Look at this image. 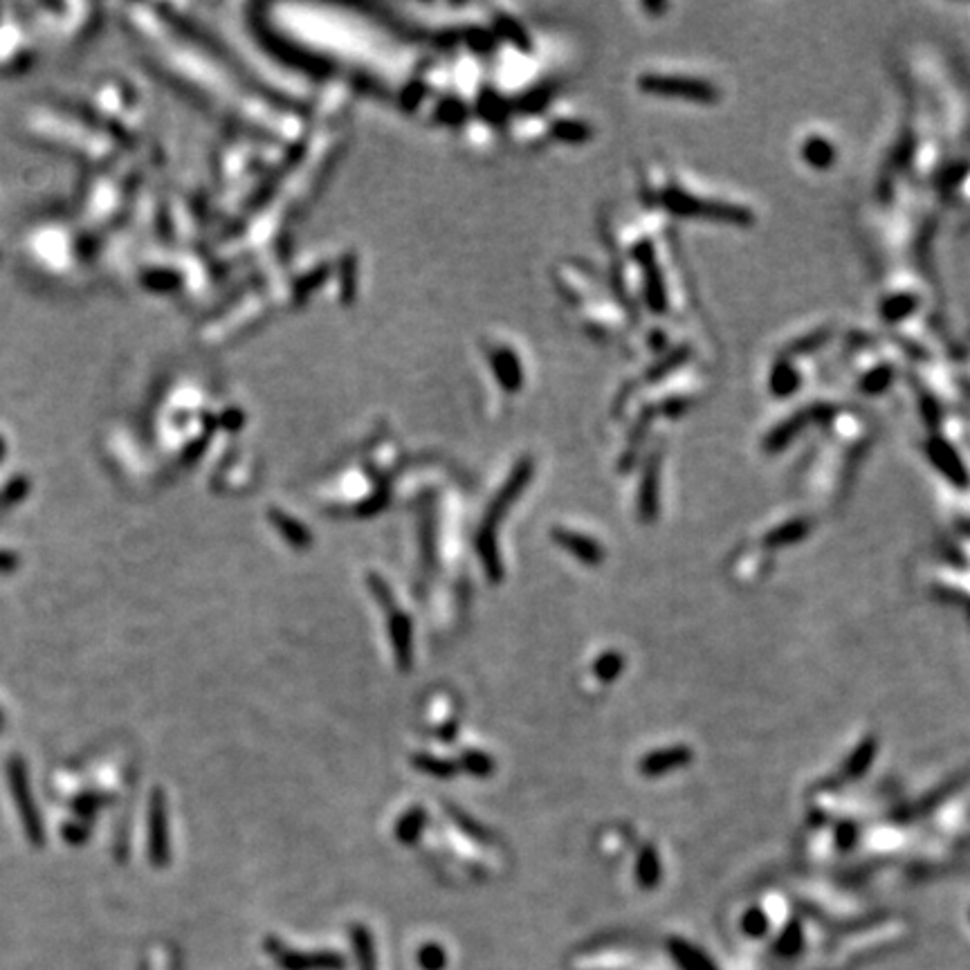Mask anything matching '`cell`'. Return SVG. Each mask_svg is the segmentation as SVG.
Segmentation results:
<instances>
[{"label":"cell","instance_id":"cell-1","mask_svg":"<svg viewBox=\"0 0 970 970\" xmlns=\"http://www.w3.org/2000/svg\"><path fill=\"white\" fill-rule=\"evenodd\" d=\"M21 128L27 140L41 149L95 169H104L120 158L124 144L81 108L68 104L32 106L23 113Z\"/></svg>","mask_w":970,"mask_h":970},{"label":"cell","instance_id":"cell-2","mask_svg":"<svg viewBox=\"0 0 970 970\" xmlns=\"http://www.w3.org/2000/svg\"><path fill=\"white\" fill-rule=\"evenodd\" d=\"M77 223L61 216H45L21 234L18 252L27 268L48 283H75L90 272L93 250Z\"/></svg>","mask_w":970,"mask_h":970},{"label":"cell","instance_id":"cell-3","mask_svg":"<svg viewBox=\"0 0 970 970\" xmlns=\"http://www.w3.org/2000/svg\"><path fill=\"white\" fill-rule=\"evenodd\" d=\"M36 36H43L61 50H77L93 39L102 16L93 3H36L25 14Z\"/></svg>","mask_w":970,"mask_h":970},{"label":"cell","instance_id":"cell-4","mask_svg":"<svg viewBox=\"0 0 970 970\" xmlns=\"http://www.w3.org/2000/svg\"><path fill=\"white\" fill-rule=\"evenodd\" d=\"M81 111L124 142L140 124V99L122 77H104L88 88Z\"/></svg>","mask_w":970,"mask_h":970},{"label":"cell","instance_id":"cell-5","mask_svg":"<svg viewBox=\"0 0 970 970\" xmlns=\"http://www.w3.org/2000/svg\"><path fill=\"white\" fill-rule=\"evenodd\" d=\"M128 200V178L115 169V162L97 169L86 182L79 198L77 225L88 236L108 230L122 216Z\"/></svg>","mask_w":970,"mask_h":970},{"label":"cell","instance_id":"cell-6","mask_svg":"<svg viewBox=\"0 0 970 970\" xmlns=\"http://www.w3.org/2000/svg\"><path fill=\"white\" fill-rule=\"evenodd\" d=\"M34 27L18 7L0 5V77H21L36 63Z\"/></svg>","mask_w":970,"mask_h":970},{"label":"cell","instance_id":"cell-7","mask_svg":"<svg viewBox=\"0 0 970 970\" xmlns=\"http://www.w3.org/2000/svg\"><path fill=\"white\" fill-rule=\"evenodd\" d=\"M663 205L676 216L685 218H706V221L728 223V225H750L753 214L750 209L732 203H715V200H701L690 196L688 191L667 187L663 191Z\"/></svg>","mask_w":970,"mask_h":970},{"label":"cell","instance_id":"cell-8","mask_svg":"<svg viewBox=\"0 0 970 970\" xmlns=\"http://www.w3.org/2000/svg\"><path fill=\"white\" fill-rule=\"evenodd\" d=\"M643 93L670 97V99H685V102L697 104H712L719 99V90L706 79L694 77H679V75H645L638 81Z\"/></svg>","mask_w":970,"mask_h":970},{"label":"cell","instance_id":"cell-9","mask_svg":"<svg viewBox=\"0 0 970 970\" xmlns=\"http://www.w3.org/2000/svg\"><path fill=\"white\" fill-rule=\"evenodd\" d=\"M371 589L375 591V598H378L384 607L389 609V627H391V638H393V652L398 654V661L402 670H407L411 663V629L409 620L402 616L398 607H393V598L389 596V589L384 587V582L380 578H371Z\"/></svg>","mask_w":970,"mask_h":970},{"label":"cell","instance_id":"cell-10","mask_svg":"<svg viewBox=\"0 0 970 970\" xmlns=\"http://www.w3.org/2000/svg\"><path fill=\"white\" fill-rule=\"evenodd\" d=\"M802 158H804V162L811 164L813 169L825 171V169L831 167V164H834L836 149H834V144L825 140V137L813 135V137H809V140H804V144H802Z\"/></svg>","mask_w":970,"mask_h":970},{"label":"cell","instance_id":"cell-11","mask_svg":"<svg viewBox=\"0 0 970 970\" xmlns=\"http://www.w3.org/2000/svg\"><path fill=\"white\" fill-rule=\"evenodd\" d=\"M798 373H795V369L791 364H777L775 366V371L771 373V389L777 393V396H784V393H789V391H795L798 389Z\"/></svg>","mask_w":970,"mask_h":970},{"label":"cell","instance_id":"cell-12","mask_svg":"<svg viewBox=\"0 0 970 970\" xmlns=\"http://www.w3.org/2000/svg\"><path fill=\"white\" fill-rule=\"evenodd\" d=\"M274 519H277V521H274V524H277V528L281 530V533L288 537V542H290V544H295V546H299V548H304V546H308V544H310L308 533H306L304 528H301V526L297 524L295 519L283 517V515H279V512H274Z\"/></svg>","mask_w":970,"mask_h":970},{"label":"cell","instance_id":"cell-13","mask_svg":"<svg viewBox=\"0 0 970 970\" xmlns=\"http://www.w3.org/2000/svg\"><path fill=\"white\" fill-rule=\"evenodd\" d=\"M416 766L423 768V771H427L429 775H441V777H450L456 771L454 764L441 762V759H436L432 755H420V757H416Z\"/></svg>","mask_w":970,"mask_h":970},{"label":"cell","instance_id":"cell-14","mask_svg":"<svg viewBox=\"0 0 970 970\" xmlns=\"http://www.w3.org/2000/svg\"><path fill=\"white\" fill-rule=\"evenodd\" d=\"M420 827H423V811H411L407 813L405 818L400 820V827H398V838L400 840H414L418 834H420Z\"/></svg>","mask_w":970,"mask_h":970},{"label":"cell","instance_id":"cell-15","mask_svg":"<svg viewBox=\"0 0 970 970\" xmlns=\"http://www.w3.org/2000/svg\"><path fill=\"white\" fill-rule=\"evenodd\" d=\"M890 380H892V371L890 369H876V371L865 375L863 389L869 391V393L883 391L887 387V384H890Z\"/></svg>","mask_w":970,"mask_h":970},{"label":"cell","instance_id":"cell-16","mask_svg":"<svg viewBox=\"0 0 970 970\" xmlns=\"http://www.w3.org/2000/svg\"><path fill=\"white\" fill-rule=\"evenodd\" d=\"M912 306H914V301H912L910 297H905V295H896L894 299H890V301H887V304H885V315H887V317H892V319H896V317H903V315H908V313H910Z\"/></svg>","mask_w":970,"mask_h":970},{"label":"cell","instance_id":"cell-17","mask_svg":"<svg viewBox=\"0 0 970 970\" xmlns=\"http://www.w3.org/2000/svg\"><path fill=\"white\" fill-rule=\"evenodd\" d=\"M465 766H468L474 775H490L492 771L490 757H485L481 753H465Z\"/></svg>","mask_w":970,"mask_h":970},{"label":"cell","instance_id":"cell-18","mask_svg":"<svg viewBox=\"0 0 970 970\" xmlns=\"http://www.w3.org/2000/svg\"><path fill=\"white\" fill-rule=\"evenodd\" d=\"M3 452H5V434L0 432V454H3Z\"/></svg>","mask_w":970,"mask_h":970},{"label":"cell","instance_id":"cell-19","mask_svg":"<svg viewBox=\"0 0 970 970\" xmlns=\"http://www.w3.org/2000/svg\"><path fill=\"white\" fill-rule=\"evenodd\" d=\"M0 261H3V247H0Z\"/></svg>","mask_w":970,"mask_h":970}]
</instances>
